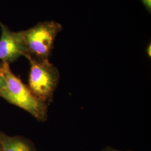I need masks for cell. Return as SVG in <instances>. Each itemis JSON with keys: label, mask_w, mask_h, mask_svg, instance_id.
<instances>
[{"label": "cell", "mask_w": 151, "mask_h": 151, "mask_svg": "<svg viewBox=\"0 0 151 151\" xmlns=\"http://www.w3.org/2000/svg\"><path fill=\"white\" fill-rule=\"evenodd\" d=\"M30 62L29 88L34 95L45 103L50 100L60 79L57 68L48 60L27 57Z\"/></svg>", "instance_id": "cell-2"}, {"label": "cell", "mask_w": 151, "mask_h": 151, "mask_svg": "<svg viewBox=\"0 0 151 151\" xmlns=\"http://www.w3.org/2000/svg\"><path fill=\"white\" fill-rule=\"evenodd\" d=\"M1 151H36L32 143L19 137H10L0 132Z\"/></svg>", "instance_id": "cell-5"}, {"label": "cell", "mask_w": 151, "mask_h": 151, "mask_svg": "<svg viewBox=\"0 0 151 151\" xmlns=\"http://www.w3.org/2000/svg\"><path fill=\"white\" fill-rule=\"evenodd\" d=\"M2 65L6 85L0 90V96L25 110L39 120L44 121L47 114L46 104L38 100L30 88L11 72L9 64L2 63Z\"/></svg>", "instance_id": "cell-1"}, {"label": "cell", "mask_w": 151, "mask_h": 151, "mask_svg": "<svg viewBox=\"0 0 151 151\" xmlns=\"http://www.w3.org/2000/svg\"><path fill=\"white\" fill-rule=\"evenodd\" d=\"M151 44H150L148 46V47H147V54H148V56H150V57H151Z\"/></svg>", "instance_id": "cell-9"}, {"label": "cell", "mask_w": 151, "mask_h": 151, "mask_svg": "<svg viewBox=\"0 0 151 151\" xmlns=\"http://www.w3.org/2000/svg\"><path fill=\"white\" fill-rule=\"evenodd\" d=\"M6 85L5 79L4 77V76L0 75V90L3 89Z\"/></svg>", "instance_id": "cell-7"}, {"label": "cell", "mask_w": 151, "mask_h": 151, "mask_svg": "<svg viewBox=\"0 0 151 151\" xmlns=\"http://www.w3.org/2000/svg\"><path fill=\"white\" fill-rule=\"evenodd\" d=\"M0 75L3 76V65H0Z\"/></svg>", "instance_id": "cell-10"}, {"label": "cell", "mask_w": 151, "mask_h": 151, "mask_svg": "<svg viewBox=\"0 0 151 151\" xmlns=\"http://www.w3.org/2000/svg\"><path fill=\"white\" fill-rule=\"evenodd\" d=\"M1 34L0 37V61L9 64L21 56H27L26 48L22 31L11 32L0 22Z\"/></svg>", "instance_id": "cell-4"}, {"label": "cell", "mask_w": 151, "mask_h": 151, "mask_svg": "<svg viewBox=\"0 0 151 151\" xmlns=\"http://www.w3.org/2000/svg\"><path fill=\"white\" fill-rule=\"evenodd\" d=\"M150 13L151 11V0H140Z\"/></svg>", "instance_id": "cell-6"}, {"label": "cell", "mask_w": 151, "mask_h": 151, "mask_svg": "<svg viewBox=\"0 0 151 151\" xmlns=\"http://www.w3.org/2000/svg\"><path fill=\"white\" fill-rule=\"evenodd\" d=\"M0 151H1V147H0Z\"/></svg>", "instance_id": "cell-11"}, {"label": "cell", "mask_w": 151, "mask_h": 151, "mask_svg": "<svg viewBox=\"0 0 151 151\" xmlns=\"http://www.w3.org/2000/svg\"><path fill=\"white\" fill-rule=\"evenodd\" d=\"M101 151H120V150H118L116 149H115L114 148H112L111 147H105L104 148V149L102 150Z\"/></svg>", "instance_id": "cell-8"}, {"label": "cell", "mask_w": 151, "mask_h": 151, "mask_svg": "<svg viewBox=\"0 0 151 151\" xmlns=\"http://www.w3.org/2000/svg\"><path fill=\"white\" fill-rule=\"evenodd\" d=\"M62 30L60 23L54 21L40 22L30 29L22 30L27 54L39 59L48 60L58 34Z\"/></svg>", "instance_id": "cell-3"}]
</instances>
